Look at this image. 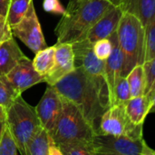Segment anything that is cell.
Here are the masks:
<instances>
[{"mask_svg":"<svg viewBox=\"0 0 155 155\" xmlns=\"http://www.w3.org/2000/svg\"><path fill=\"white\" fill-rule=\"evenodd\" d=\"M53 86L80 109L98 134L101 116L110 103L93 80L82 69L75 68Z\"/></svg>","mask_w":155,"mask_h":155,"instance_id":"1","label":"cell"},{"mask_svg":"<svg viewBox=\"0 0 155 155\" xmlns=\"http://www.w3.org/2000/svg\"><path fill=\"white\" fill-rule=\"evenodd\" d=\"M113 6L106 0H70L54 28L55 45L85 39L90 29Z\"/></svg>","mask_w":155,"mask_h":155,"instance_id":"2","label":"cell"},{"mask_svg":"<svg viewBox=\"0 0 155 155\" xmlns=\"http://www.w3.org/2000/svg\"><path fill=\"white\" fill-rule=\"evenodd\" d=\"M116 34L123 54L122 76H127L133 68L144 63L145 28L137 17L124 13Z\"/></svg>","mask_w":155,"mask_h":155,"instance_id":"3","label":"cell"},{"mask_svg":"<svg viewBox=\"0 0 155 155\" xmlns=\"http://www.w3.org/2000/svg\"><path fill=\"white\" fill-rule=\"evenodd\" d=\"M49 134L57 144L74 140L93 141L97 134L80 109L65 97L63 100L62 113Z\"/></svg>","mask_w":155,"mask_h":155,"instance_id":"4","label":"cell"},{"mask_svg":"<svg viewBox=\"0 0 155 155\" xmlns=\"http://www.w3.org/2000/svg\"><path fill=\"white\" fill-rule=\"evenodd\" d=\"M5 124L13 134L21 155H26V145L42 127L35 107L19 95L6 111Z\"/></svg>","mask_w":155,"mask_h":155,"instance_id":"5","label":"cell"},{"mask_svg":"<svg viewBox=\"0 0 155 155\" xmlns=\"http://www.w3.org/2000/svg\"><path fill=\"white\" fill-rule=\"evenodd\" d=\"M92 142L96 155H155L143 136L95 134Z\"/></svg>","mask_w":155,"mask_h":155,"instance_id":"6","label":"cell"},{"mask_svg":"<svg viewBox=\"0 0 155 155\" xmlns=\"http://www.w3.org/2000/svg\"><path fill=\"white\" fill-rule=\"evenodd\" d=\"M71 45L74 54V67L82 69L93 80L103 96L110 103L109 90L104 72L105 61H102L96 57L93 50V44L86 38Z\"/></svg>","mask_w":155,"mask_h":155,"instance_id":"7","label":"cell"},{"mask_svg":"<svg viewBox=\"0 0 155 155\" xmlns=\"http://www.w3.org/2000/svg\"><path fill=\"white\" fill-rule=\"evenodd\" d=\"M143 124L136 125L129 118L125 104L110 105L102 114L97 134L114 136H143Z\"/></svg>","mask_w":155,"mask_h":155,"instance_id":"8","label":"cell"},{"mask_svg":"<svg viewBox=\"0 0 155 155\" xmlns=\"http://www.w3.org/2000/svg\"><path fill=\"white\" fill-rule=\"evenodd\" d=\"M11 32L35 54L47 47L33 2L21 21L11 26Z\"/></svg>","mask_w":155,"mask_h":155,"instance_id":"9","label":"cell"},{"mask_svg":"<svg viewBox=\"0 0 155 155\" xmlns=\"http://www.w3.org/2000/svg\"><path fill=\"white\" fill-rule=\"evenodd\" d=\"M64 97L53 86L48 85L44 95L35 106L42 127L50 132L54 126L63 110Z\"/></svg>","mask_w":155,"mask_h":155,"instance_id":"10","label":"cell"},{"mask_svg":"<svg viewBox=\"0 0 155 155\" xmlns=\"http://www.w3.org/2000/svg\"><path fill=\"white\" fill-rule=\"evenodd\" d=\"M54 63L51 70L45 76L44 82L48 85H54L62 78L66 76L74 67V54L71 44L55 45Z\"/></svg>","mask_w":155,"mask_h":155,"instance_id":"11","label":"cell"},{"mask_svg":"<svg viewBox=\"0 0 155 155\" xmlns=\"http://www.w3.org/2000/svg\"><path fill=\"white\" fill-rule=\"evenodd\" d=\"M5 76L20 94L44 82L45 79V77L35 69L33 60L29 59L27 56L17 64Z\"/></svg>","mask_w":155,"mask_h":155,"instance_id":"12","label":"cell"},{"mask_svg":"<svg viewBox=\"0 0 155 155\" xmlns=\"http://www.w3.org/2000/svg\"><path fill=\"white\" fill-rule=\"evenodd\" d=\"M123 14L124 13L119 6H113L110 8L90 29L86 35V39L94 44L100 39L109 38L116 32Z\"/></svg>","mask_w":155,"mask_h":155,"instance_id":"13","label":"cell"},{"mask_svg":"<svg viewBox=\"0 0 155 155\" xmlns=\"http://www.w3.org/2000/svg\"><path fill=\"white\" fill-rule=\"evenodd\" d=\"M113 44V50L110 56L105 60L104 64V72H105V79L108 85L109 96L111 99V95L116 82L122 76L123 70V54L120 49L117 34L114 33L110 37Z\"/></svg>","mask_w":155,"mask_h":155,"instance_id":"14","label":"cell"},{"mask_svg":"<svg viewBox=\"0 0 155 155\" xmlns=\"http://www.w3.org/2000/svg\"><path fill=\"white\" fill-rule=\"evenodd\" d=\"M26 155H62V153L49 132L41 127L28 142Z\"/></svg>","mask_w":155,"mask_h":155,"instance_id":"15","label":"cell"},{"mask_svg":"<svg viewBox=\"0 0 155 155\" xmlns=\"http://www.w3.org/2000/svg\"><path fill=\"white\" fill-rule=\"evenodd\" d=\"M25 57L14 36L2 42L0 44V75L7 74Z\"/></svg>","mask_w":155,"mask_h":155,"instance_id":"16","label":"cell"},{"mask_svg":"<svg viewBox=\"0 0 155 155\" xmlns=\"http://www.w3.org/2000/svg\"><path fill=\"white\" fill-rule=\"evenodd\" d=\"M119 7L123 13L137 17L144 28L155 15V0H122Z\"/></svg>","mask_w":155,"mask_h":155,"instance_id":"17","label":"cell"},{"mask_svg":"<svg viewBox=\"0 0 155 155\" xmlns=\"http://www.w3.org/2000/svg\"><path fill=\"white\" fill-rule=\"evenodd\" d=\"M152 98L146 94L132 97L125 103L126 113L130 120L136 125L143 124L147 115L151 113Z\"/></svg>","mask_w":155,"mask_h":155,"instance_id":"18","label":"cell"},{"mask_svg":"<svg viewBox=\"0 0 155 155\" xmlns=\"http://www.w3.org/2000/svg\"><path fill=\"white\" fill-rule=\"evenodd\" d=\"M62 155H96L92 141L74 140L58 144Z\"/></svg>","mask_w":155,"mask_h":155,"instance_id":"19","label":"cell"},{"mask_svg":"<svg viewBox=\"0 0 155 155\" xmlns=\"http://www.w3.org/2000/svg\"><path fill=\"white\" fill-rule=\"evenodd\" d=\"M55 49V45L53 46H47L45 49L37 52L35 55V58L33 59V65L35 69L44 77L54 65Z\"/></svg>","mask_w":155,"mask_h":155,"instance_id":"20","label":"cell"},{"mask_svg":"<svg viewBox=\"0 0 155 155\" xmlns=\"http://www.w3.org/2000/svg\"><path fill=\"white\" fill-rule=\"evenodd\" d=\"M126 78L130 85L132 97L143 95L145 94L146 78L143 64L136 65L134 68H133L127 74Z\"/></svg>","mask_w":155,"mask_h":155,"instance_id":"21","label":"cell"},{"mask_svg":"<svg viewBox=\"0 0 155 155\" xmlns=\"http://www.w3.org/2000/svg\"><path fill=\"white\" fill-rule=\"evenodd\" d=\"M19 95H22L8 81L5 75H0V105L7 111Z\"/></svg>","mask_w":155,"mask_h":155,"instance_id":"22","label":"cell"},{"mask_svg":"<svg viewBox=\"0 0 155 155\" xmlns=\"http://www.w3.org/2000/svg\"><path fill=\"white\" fill-rule=\"evenodd\" d=\"M32 2L33 0H11L6 15V21L10 27L21 21Z\"/></svg>","mask_w":155,"mask_h":155,"instance_id":"23","label":"cell"},{"mask_svg":"<svg viewBox=\"0 0 155 155\" xmlns=\"http://www.w3.org/2000/svg\"><path fill=\"white\" fill-rule=\"evenodd\" d=\"M132 98L131 89L126 76H121L116 82L114 88L113 90L110 105L113 104H125V103Z\"/></svg>","mask_w":155,"mask_h":155,"instance_id":"24","label":"cell"},{"mask_svg":"<svg viewBox=\"0 0 155 155\" xmlns=\"http://www.w3.org/2000/svg\"><path fill=\"white\" fill-rule=\"evenodd\" d=\"M20 154L15 140L11 134L8 126L5 124L3 134L0 139V155Z\"/></svg>","mask_w":155,"mask_h":155,"instance_id":"25","label":"cell"},{"mask_svg":"<svg viewBox=\"0 0 155 155\" xmlns=\"http://www.w3.org/2000/svg\"><path fill=\"white\" fill-rule=\"evenodd\" d=\"M155 56V15L145 27V56L144 62Z\"/></svg>","mask_w":155,"mask_h":155,"instance_id":"26","label":"cell"},{"mask_svg":"<svg viewBox=\"0 0 155 155\" xmlns=\"http://www.w3.org/2000/svg\"><path fill=\"white\" fill-rule=\"evenodd\" d=\"M143 65L146 78V88L144 94L151 96L155 90V56L151 60L144 62Z\"/></svg>","mask_w":155,"mask_h":155,"instance_id":"27","label":"cell"},{"mask_svg":"<svg viewBox=\"0 0 155 155\" xmlns=\"http://www.w3.org/2000/svg\"><path fill=\"white\" fill-rule=\"evenodd\" d=\"M93 50L96 57L102 61H105L111 54L113 44L110 38H104L93 44Z\"/></svg>","mask_w":155,"mask_h":155,"instance_id":"28","label":"cell"},{"mask_svg":"<svg viewBox=\"0 0 155 155\" xmlns=\"http://www.w3.org/2000/svg\"><path fill=\"white\" fill-rule=\"evenodd\" d=\"M43 8L47 13L63 15L65 8L61 4L60 0H44Z\"/></svg>","mask_w":155,"mask_h":155,"instance_id":"29","label":"cell"},{"mask_svg":"<svg viewBox=\"0 0 155 155\" xmlns=\"http://www.w3.org/2000/svg\"><path fill=\"white\" fill-rule=\"evenodd\" d=\"M13 36L11 27L7 24L5 18H0V44L5 40Z\"/></svg>","mask_w":155,"mask_h":155,"instance_id":"30","label":"cell"},{"mask_svg":"<svg viewBox=\"0 0 155 155\" xmlns=\"http://www.w3.org/2000/svg\"><path fill=\"white\" fill-rule=\"evenodd\" d=\"M11 0H0V18H5Z\"/></svg>","mask_w":155,"mask_h":155,"instance_id":"31","label":"cell"},{"mask_svg":"<svg viewBox=\"0 0 155 155\" xmlns=\"http://www.w3.org/2000/svg\"><path fill=\"white\" fill-rule=\"evenodd\" d=\"M6 118V110L0 105V121H5Z\"/></svg>","mask_w":155,"mask_h":155,"instance_id":"32","label":"cell"},{"mask_svg":"<svg viewBox=\"0 0 155 155\" xmlns=\"http://www.w3.org/2000/svg\"><path fill=\"white\" fill-rule=\"evenodd\" d=\"M151 98H152V108H151V113H153L155 114V90L154 92L151 94V96H150Z\"/></svg>","mask_w":155,"mask_h":155,"instance_id":"33","label":"cell"},{"mask_svg":"<svg viewBox=\"0 0 155 155\" xmlns=\"http://www.w3.org/2000/svg\"><path fill=\"white\" fill-rule=\"evenodd\" d=\"M107 2H109L110 4H112L114 6H119L122 0H106Z\"/></svg>","mask_w":155,"mask_h":155,"instance_id":"34","label":"cell"},{"mask_svg":"<svg viewBox=\"0 0 155 155\" xmlns=\"http://www.w3.org/2000/svg\"><path fill=\"white\" fill-rule=\"evenodd\" d=\"M5 121H0V139H1L2 134H3V130H4V127H5Z\"/></svg>","mask_w":155,"mask_h":155,"instance_id":"35","label":"cell"}]
</instances>
